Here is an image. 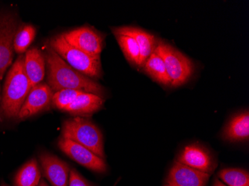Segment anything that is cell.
I'll return each instance as SVG.
<instances>
[{"label":"cell","mask_w":249,"mask_h":186,"mask_svg":"<svg viewBox=\"0 0 249 186\" xmlns=\"http://www.w3.org/2000/svg\"><path fill=\"white\" fill-rule=\"evenodd\" d=\"M114 34L122 51L124 53V57H126L127 60L131 64L139 66L141 51L136 40L129 36L123 35L120 34Z\"/></svg>","instance_id":"20"},{"label":"cell","mask_w":249,"mask_h":186,"mask_svg":"<svg viewBox=\"0 0 249 186\" xmlns=\"http://www.w3.org/2000/svg\"><path fill=\"white\" fill-rule=\"evenodd\" d=\"M210 173L192 169L180 162H175L168 176L170 186H206Z\"/></svg>","instance_id":"11"},{"label":"cell","mask_w":249,"mask_h":186,"mask_svg":"<svg viewBox=\"0 0 249 186\" xmlns=\"http://www.w3.org/2000/svg\"><path fill=\"white\" fill-rule=\"evenodd\" d=\"M53 95L54 92L47 84L40 83L33 86L18 114V119L25 120L49 110L53 105Z\"/></svg>","instance_id":"9"},{"label":"cell","mask_w":249,"mask_h":186,"mask_svg":"<svg viewBox=\"0 0 249 186\" xmlns=\"http://www.w3.org/2000/svg\"><path fill=\"white\" fill-rule=\"evenodd\" d=\"M48 42L53 50L75 70L90 78H99L103 75L100 55H92L75 48L61 34L54 36Z\"/></svg>","instance_id":"3"},{"label":"cell","mask_w":249,"mask_h":186,"mask_svg":"<svg viewBox=\"0 0 249 186\" xmlns=\"http://www.w3.org/2000/svg\"><path fill=\"white\" fill-rule=\"evenodd\" d=\"M24 67L32 87L41 83L46 74V61L43 51L37 47L28 50L25 54Z\"/></svg>","instance_id":"14"},{"label":"cell","mask_w":249,"mask_h":186,"mask_svg":"<svg viewBox=\"0 0 249 186\" xmlns=\"http://www.w3.org/2000/svg\"><path fill=\"white\" fill-rule=\"evenodd\" d=\"M104 102V99L100 96L82 92L64 111L80 117L91 116L103 107Z\"/></svg>","instance_id":"15"},{"label":"cell","mask_w":249,"mask_h":186,"mask_svg":"<svg viewBox=\"0 0 249 186\" xmlns=\"http://www.w3.org/2000/svg\"><path fill=\"white\" fill-rule=\"evenodd\" d=\"M43 54L47 68V85L54 93L61 89H70L103 98L106 92L104 87L68 65L53 50L49 42L45 44Z\"/></svg>","instance_id":"1"},{"label":"cell","mask_w":249,"mask_h":186,"mask_svg":"<svg viewBox=\"0 0 249 186\" xmlns=\"http://www.w3.org/2000/svg\"><path fill=\"white\" fill-rule=\"evenodd\" d=\"M82 92H85L70 89H61L54 92L53 97V105L55 108L64 111Z\"/></svg>","instance_id":"22"},{"label":"cell","mask_w":249,"mask_h":186,"mask_svg":"<svg viewBox=\"0 0 249 186\" xmlns=\"http://www.w3.org/2000/svg\"><path fill=\"white\" fill-rule=\"evenodd\" d=\"M58 145L66 155L78 162V164L97 173L107 171V165L104 159L85 147L63 137L60 138Z\"/></svg>","instance_id":"7"},{"label":"cell","mask_w":249,"mask_h":186,"mask_svg":"<svg viewBox=\"0 0 249 186\" xmlns=\"http://www.w3.org/2000/svg\"><path fill=\"white\" fill-rule=\"evenodd\" d=\"M155 53L163 59L171 85L178 86L186 83L194 71V65L187 56L173 48L171 45L159 41L155 46Z\"/></svg>","instance_id":"5"},{"label":"cell","mask_w":249,"mask_h":186,"mask_svg":"<svg viewBox=\"0 0 249 186\" xmlns=\"http://www.w3.org/2000/svg\"><path fill=\"white\" fill-rule=\"evenodd\" d=\"M62 137L73 141L105 159L103 135L99 127L87 118L75 116L63 124Z\"/></svg>","instance_id":"4"},{"label":"cell","mask_w":249,"mask_h":186,"mask_svg":"<svg viewBox=\"0 0 249 186\" xmlns=\"http://www.w3.org/2000/svg\"><path fill=\"white\" fill-rule=\"evenodd\" d=\"M144 69L154 80L164 85H171L163 59L155 51L144 64Z\"/></svg>","instance_id":"18"},{"label":"cell","mask_w":249,"mask_h":186,"mask_svg":"<svg viewBox=\"0 0 249 186\" xmlns=\"http://www.w3.org/2000/svg\"><path fill=\"white\" fill-rule=\"evenodd\" d=\"M178 162L205 173H209L212 170V159L209 153L197 145L185 147L179 155Z\"/></svg>","instance_id":"13"},{"label":"cell","mask_w":249,"mask_h":186,"mask_svg":"<svg viewBox=\"0 0 249 186\" xmlns=\"http://www.w3.org/2000/svg\"><path fill=\"white\" fill-rule=\"evenodd\" d=\"M18 29L15 15L5 14L0 16V81L13 62L14 40Z\"/></svg>","instance_id":"6"},{"label":"cell","mask_w":249,"mask_h":186,"mask_svg":"<svg viewBox=\"0 0 249 186\" xmlns=\"http://www.w3.org/2000/svg\"><path fill=\"white\" fill-rule=\"evenodd\" d=\"M112 32L114 34H120L123 35L129 36L136 40L139 46L141 51L139 67H142L145 61L149 58L154 50H155V37L151 34L142 31V29L131 26L113 28Z\"/></svg>","instance_id":"12"},{"label":"cell","mask_w":249,"mask_h":186,"mask_svg":"<svg viewBox=\"0 0 249 186\" xmlns=\"http://www.w3.org/2000/svg\"><path fill=\"white\" fill-rule=\"evenodd\" d=\"M49 186L47 184V183L44 181V180H42L39 183L38 186Z\"/></svg>","instance_id":"25"},{"label":"cell","mask_w":249,"mask_h":186,"mask_svg":"<svg viewBox=\"0 0 249 186\" xmlns=\"http://www.w3.org/2000/svg\"><path fill=\"white\" fill-rule=\"evenodd\" d=\"M225 137L231 141H243L249 138V112L235 116L225 129Z\"/></svg>","instance_id":"16"},{"label":"cell","mask_w":249,"mask_h":186,"mask_svg":"<svg viewBox=\"0 0 249 186\" xmlns=\"http://www.w3.org/2000/svg\"><path fill=\"white\" fill-rule=\"evenodd\" d=\"M68 186H93L87 181L75 169H71Z\"/></svg>","instance_id":"23"},{"label":"cell","mask_w":249,"mask_h":186,"mask_svg":"<svg viewBox=\"0 0 249 186\" xmlns=\"http://www.w3.org/2000/svg\"><path fill=\"white\" fill-rule=\"evenodd\" d=\"M41 173L36 159L26 162L18 170L15 177V186H37L40 182Z\"/></svg>","instance_id":"17"},{"label":"cell","mask_w":249,"mask_h":186,"mask_svg":"<svg viewBox=\"0 0 249 186\" xmlns=\"http://www.w3.org/2000/svg\"><path fill=\"white\" fill-rule=\"evenodd\" d=\"M1 186H9L8 184H6V183H5L4 181H2V183H1Z\"/></svg>","instance_id":"27"},{"label":"cell","mask_w":249,"mask_h":186,"mask_svg":"<svg viewBox=\"0 0 249 186\" xmlns=\"http://www.w3.org/2000/svg\"><path fill=\"white\" fill-rule=\"evenodd\" d=\"M213 186H227L226 185L224 184L222 182H221L220 180H216L214 183Z\"/></svg>","instance_id":"24"},{"label":"cell","mask_w":249,"mask_h":186,"mask_svg":"<svg viewBox=\"0 0 249 186\" xmlns=\"http://www.w3.org/2000/svg\"><path fill=\"white\" fill-rule=\"evenodd\" d=\"M219 177L227 186H249V172L242 169H223Z\"/></svg>","instance_id":"21"},{"label":"cell","mask_w":249,"mask_h":186,"mask_svg":"<svg viewBox=\"0 0 249 186\" xmlns=\"http://www.w3.org/2000/svg\"><path fill=\"white\" fill-rule=\"evenodd\" d=\"M169 186V185H168V186Z\"/></svg>","instance_id":"28"},{"label":"cell","mask_w":249,"mask_h":186,"mask_svg":"<svg viewBox=\"0 0 249 186\" xmlns=\"http://www.w3.org/2000/svg\"><path fill=\"white\" fill-rule=\"evenodd\" d=\"M36 35V29L32 25H24L18 29L15 40L14 50L18 54L26 52Z\"/></svg>","instance_id":"19"},{"label":"cell","mask_w":249,"mask_h":186,"mask_svg":"<svg viewBox=\"0 0 249 186\" xmlns=\"http://www.w3.org/2000/svg\"><path fill=\"white\" fill-rule=\"evenodd\" d=\"M25 55L20 54L7 74L2 89L0 116L5 119L18 118L32 86L24 67Z\"/></svg>","instance_id":"2"},{"label":"cell","mask_w":249,"mask_h":186,"mask_svg":"<svg viewBox=\"0 0 249 186\" xmlns=\"http://www.w3.org/2000/svg\"><path fill=\"white\" fill-rule=\"evenodd\" d=\"M1 101H2V96H1V85H0V109H1Z\"/></svg>","instance_id":"26"},{"label":"cell","mask_w":249,"mask_h":186,"mask_svg":"<svg viewBox=\"0 0 249 186\" xmlns=\"http://www.w3.org/2000/svg\"><path fill=\"white\" fill-rule=\"evenodd\" d=\"M40 164L46 178L53 186H68L71 168L58 156L47 152L40 153Z\"/></svg>","instance_id":"10"},{"label":"cell","mask_w":249,"mask_h":186,"mask_svg":"<svg viewBox=\"0 0 249 186\" xmlns=\"http://www.w3.org/2000/svg\"><path fill=\"white\" fill-rule=\"evenodd\" d=\"M61 35L67 43L84 52L100 55L103 51L104 38L92 28L83 26L61 34Z\"/></svg>","instance_id":"8"}]
</instances>
